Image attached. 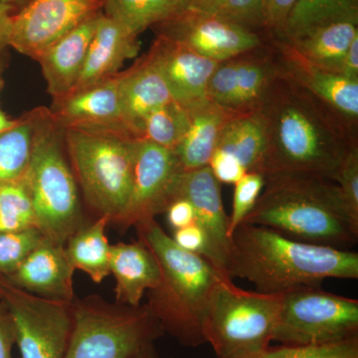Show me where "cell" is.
<instances>
[{"mask_svg":"<svg viewBox=\"0 0 358 358\" xmlns=\"http://www.w3.org/2000/svg\"><path fill=\"white\" fill-rule=\"evenodd\" d=\"M255 110L266 134L258 171L264 178L298 174L334 181L345 155L358 145L357 122L339 114L281 70Z\"/></svg>","mask_w":358,"mask_h":358,"instance_id":"cell-1","label":"cell"},{"mask_svg":"<svg viewBox=\"0 0 358 358\" xmlns=\"http://www.w3.org/2000/svg\"><path fill=\"white\" fill-rule=\"evenodd\" d=\"M226 274L264 294L320 287L327 279H358V253L307 243L255 224L242 223L231 236Z\"/></svg>","mask_w":358,"mask_h":358,"instance_id":"cell-2","label":"cell"},{"mask_svg":"<svg viewBox=\"0 0 358 358\" xmlns=\"http://www.w3.org/2000/svg\"><path fill=\"white\" fill-rule=\"evenodd\" d=\"M242 223L336 248L355 243L358 238V222L350 215L338 183L315 176H265L262 193Z\"/></svg>","mask_w":358,"mask_h":358,"instance_id":"cell-3","label":"cell"},{"mask_svg":"<svg viewBox=\"0 0 358 358\" xmlns=\"http://www.w3.org/2000/svg\"><path fill=\"white\" fill-rule=\"evenodd\" d=\"M134 227L138 240L154 254L159 267V284L148 292V312L162 331L181 345H204L202 327L207 306L216 285L227 277L203 257L174 243L155 218Z\"/></svg>","mask_w":358,"mask_h":358,"instance_id":"cell-4","label":"cell"},{"mask_svg":"<svg viewBox=\"0 0 358 358\" xmlns=\"http://www.w3.org/2000/svg\"><path fill=\"white\" fill-rule=\"evenodd\" d=\"M138 136L124 127H68L73 169L88 203L114 223L126 210Z\"/></svg>","mask_w":358,"mask_h":358,"instance_id":"cell-5","label":"cell"},{"mask_svg":"<svg viewBox=\"0 0 358 358\" xmlns=\"http://www.w3.org/2000/svg\"><path fill=\"white\" fill-rule=\"evenodd\" d=\"M282 294L245 291L223 278L211 294L202 327L217 358L246 357L273 341Z\"/></svg>","mask_w":358,"mask_h":358,"instance_id":"cell-6","label":"cell"},{"mask_svg":"<svg viewBox=\"0 0 358 358\" xmlns=\"http://www.w3.org/2000/svg\"><path fill=\"white\" fill-rule=\"evenodd\" d=\"M66 358H131L164 331L147 306L109 305L99 298L73 301Z\"/></svg>","mask_w":358,"mask_h":358,"instance_id":"cell-7","label":"cell"},{"mask_svg":"<svg viewBox=\"0 0 358 358\" xmlns=\"http://www.w3.org/2000/svg\"><path fill=\"white\" fill-rule=\"evenodd\" d=\"M22 178L31 196L37 229L47 239L65 245L83 225L76 179L53 129H33L31 155Z\"/></svg>","mask_w":358,"mask_h":358,"instance_id":"cell-8","label":"cell"},{"mask_svg":"<svg viewBox=\"0 0 358 358\" xmlns=\"http://www.w3.org/2000/svg\"><path fill=\"white\" fill-rule=\"evenodd\" d=\"M358 338V301L320 287H299L282 294L273 341L320 346Z\"/></svg>","mask_w":358,"mask_h":358,"instance_id":"cell-9","label":"cell"},{"mask_svg":"<svg viewBox=\"0 0 358 358\" xmlns=\"http://www.w3.org/2000/svg\"><path fill=\"white\" fill-rule=\"evenodd\" d=\"M21 358H66L72 331L73 303L35 296L0 278Z\"/></svg>","mask_w":358,"mask_h":358,"instance_id":"cell-10","label":"cell"},{"mask_svg":"<svg viewBox=\"0 0 358 358\" xmlns=\"http://www.w3.org/2000/svg\"><path fill=\"white\" fill-rule=\"evenodd\" d=\"M103 0H31L11 15L6 46L38 59L52 44L100 13Z\"/></svg>","mask_w":358,"mask_h":358,"instance_id":"cell-11","label":"cell"},{"mask_svg":"<svg viewBox=\"0 0 358 358\" xmlns=\"http://www.w3.org/2000/svg\"><path fill=\"white\" fill-rule=\"evenodd\" d=\"M159 25L160 35L216 62L237 57L263 45L258 33L217 13L185 9Z\"/></svg>","mask_w":358,"mask_h":358,"instance_id":"cell-12","label":"cell"},{"mask_svg":"<svg viewBox=\"0 0 358 358\" xmlns=\"http://www.w3.org/2000/svg\"><path fill=\"white\" fill-rule=\"evenodd\" d=\"M181 171L173 150L136 138L131 195L114 224L129 228L164 213L171 185Z\"/></svg>","mask_w":358,"mask_h":358,"instance_id":"cell-13","label":"cell"},{"mask_svg":"<svg viewBox=\"0 0 358 358\" xmlns=\"http://www.w3.org/2000/svg\"><path fill=\"white\" fill-rule=\"evenodd\" d=\"M275 53L262 46L219 63L209 80L207 98L232 114L252 112L279 74Z\"/></svg>","mask_w":358,"mask_h":358,"instance_id":"cell-14","label":"cell"},{"mask_svg":"<svg viewBox=\"0 0 358 358\" xmlns=\"http://www.w3.org/2000/svg\"><path fill=\"white\" fill-rule=\"evenodd\" d=\"M185 199L195 211V223L203 230L208 244L207 260L225 277L231 251L228 232L229 216L226 214L220 183L210 167L181 171L174 179L167 204L173 199ZM167 206V205H166Z\"/></svg>","mask_w":358,"mask_h":358,"instance_id":"cell-15","label":"cell"},{"mask_svg":"<svg viewBox=\"0 0 358 358\" xmlns=\"http://www.w3.org/2000/svg\"><path fill=\"white\" fill-rule=\"evenodd\" d=\"M148 58L164 78L174 102L186 110L206 100L209 80L220 63L164 35H159Z\"/></svg>","mask_w":358,"mask_h":358,"instance_id":"cell-16","label":"cell"},{"mask_svg":"<svg viewBox=\"0 0 358 358\" xmlns=\"http://www.w3.org/2000/svg\"><path fill=\"white\" fill-rule=\"evenodd\" d=\"M75 271L66 254L65 245L44 237L20 267L4 279L35 296L73 303Z\"/></svg>","mask_w":358,"mask_h":358,"instance_id":"cell-17","label":"cell"},{"mask_svg":"<svg viewBox=\"0 0 358 358\" xmlns=\"http://www.w3.org/2000/svg\"><path fill=\"white\" fill-rule=\"evenodd\" d=\"M275 53L280 70L296 83L331 106L339 114L358 121V80L322 69L308 62L288 44L278 40Z\"/></svg>","mask_w":358,"mask_h":358,"instance_id":"cell-18","label":"cell"},{"mask_svg":"<svg viewBox=\"0 0 358 358\" xmlns=\"http://www.w3.org/2000/svg\"><path fill=\"white\" fill-rule=\"evenodd\" d=\"M136 38L124 26L101 13L86 60L69 95L117 76L124 63L138 53Z\"/></svg>","mask_w":358,"mask_h":358,"instance_id":"cell-19","label":"cell"},{"mask_svg":"<svg viewBox=\"0 0 358 358\" xmlns=\"http://www.w3.org/2000/svg\"><path fill=\"white\" fill-rule=\"evenodd\" d=\"M101 13L92 16L39 56L49 93L59 101L69 95L76 84Z\"/></svg>","mask_w":358,"mask_h":358,"instance_id":"cell-20","label":"cell"},{"mask_svg":"<svg viewBox=\"0 0 358 358\" xmlns=\"http://www.w3.org/2000/svg\"><path fill=\"white\" fill-rule=\"evenodd\" d=\"M110 271L115 279V301L120 305L140 307L145 294L159 282L157 259L141 240L112 245Z\"/></svg>","mask_w":358,"mask_h":358,"instance_id":"cell-21","label":"cell"},{"mask_svg":"<svg viewBox=\"0 0 358 358\" xmlns=\"http://www.w3.org/2000/svg\"><path fill=\"white\" fill-rule=\"evenodd\" d=\"M119 92L122 124L138 138L145 117L173 101L166 81L148 57L119 75Z\"/></svg>","mask_w":358,"mask_h":358,"instance_id":"cell-22","label":"cell"},{"mask_svg":"<svg viewBox=\"0 0 358 358\" xmlns=\"http://www.w3.org/2000/svg\"><path fill=\"white\" fill-rule=\"evenodd\" d=\"M187 110L189 126L173 150L182 171L208 166L224 126L236 115L222 109L208 98Z\"/></svg>","mask_w":358,"mask_h":358,"instance_id":"cell-23","label":"cell"},{"mask_svg":"<svg viewBox=\"0 0 358 358\" xmlns=\"http://www.w3.org/2000/svg\"><path fill=\"white\" fill-rule=\"evenodd\" d=\"M60 103L58 117L69 127H124L117 75L91 88L71 94Z\"/></svg>","mask_w":358,"mask_h":358,"instance_id":"cell-24","label":"cell"},{"mask_svg":"<svg viewBox=\"0 0 358 358\" xmlns=\"http://www.w3.org/2000/svg\"><path fill=\"white\" fill-rule=\"evenodd\" d=\"M357 35V22L343 21L322 26L294 41H281L313 65L339 74L346 51Z\"/></svg>","mask_w":358,"mask_h":358,"instance_id":"cell-25","label":"cell"},{"mask_svg":"<svg viewBox=\"0 0 358 358\" xmlns=\"http://www.w3.org/2000/svg\"><path fill=\"white\" fill-rule=\"evenodd\" d=\"M110 222L108 216H100L95 222L80 227L65 244L66 254L73 268L86 273L96 284H100L110 274L112 245L106 235Z\"/></svg>","mask_w":358,"mask_h":358,"instance_id":"cell-26","label":"cell"},{"mask_svg":"<svg viewBox=\"0 0 358 358\" xmlns=\"http://www.w3.org/2000/svg\"><path fill=\"white\" fill-rule=\"evenodd\" d=\"M216 148L232 155L247 173H258L266 150L265 129L260 115L252 110L233 115L224 126Z\"/></svg>","mask_w":358,"mask_h":358,"instance_id":"cell-27","label":"cell"},{"mask_svg":"<svg viewBox=\"0 0 358 358\" xmlns=\"http://www.w3.org/2000/svg\"><path fill=\"white\" fill-rule=\"evenodd\" d=\"M358 23V0H296L278 40L294 41L333 23Z\"/></svg>","mask_w":358,"mask_h":358,"instance_id":"cell-28","label":"cell"},{"mask_svg":"<svg viewBox=\"0 0 358 358\" xmlns=\"http://www.w3.org/2000/svg\"><path fill=\"white\" fill-rule=\"evenodd\" d=\"M105 15L134 36L171 20L186 9V0H103Z\"/></svg>","mask_w":358,"mask_h":358,"instance_id":"cell-29","label":"cell"},{"mask_svg":"<svg viewBox=\"0 0 358 358\" xmlns=\"http://www.w3.org/2000/svg\"><path fill=\"white\" fill-rule=\"evenodd\" d=\"M31 121H20L13 129L0 134V186L24 176L31 155Z\"/></svg>","mask_w":358,"mask_h":358,"instance_id":"cell-30","label":"cell"},{"mask_svg":"<svg viewBox=\"0 0 358 358\" xmlns=\"http://www.w3.org/2000/svg\"><path fill=\"white\" fill-rule=\"evenodd\" d=\"M189 113L171 101L155 110L141 124L140 138L173 150L187 131Z\"/></svg>","mask_w":358,"mask_h":358,"instance_id":"cell-31","label":"cell"},{"mask_svg":"<svg viewBox=\"0 0 358 358\" xmlns=\"http://www.w3.org/2000/svg\"><path fill=\"white\" fill-rule=\"evenodd\" d=\"M37 228L31 196L23 178L0 186V232Z\"/></svg>","mask_w":358,"mask_h":358,"instance_id":"cell-32","label":"cell"},{"mask_svg":"<svg viewBox=\"0 0 358 358\" xmlns=\"http://www.w3.org/2000/svg\"><path fill=\"white\" fill-rule=\"evenodd\" d=\"M238 358H358V338L320 346L281 345Z\"/></svg>","mask_w":358,"mask_h":358,"instance_id":"cell-33","label":"cell"},{"mask_svg":"<svg viewBox=\"0 0 358 358\" xmlns=\"http://www.w3.org/2000/svg\"><path fill=\"white\" fill-rule=\"evenodd\" d=\"M43 238L37 228L0 232V278L13 274Z\"/></svg>","mask_w":358,"mask_h":358,"instance_id":"cell-34","label":"cell"},{"mask_svg":"<svg viewBox=\"0 0 358 358\" xmlns=\"http://www.w3.org/2000/svg\"><path fill=\"white\" fill-rule=\"evenodd\" d=\"M234 185L232 212L229 215L228 225L230 238L238 226L242 224L250 212L253 210L265 185V178L263 174L251 171L245 174Z\"/></svg>","mask_w":358,"mask_h":358,"instance_id":"cell-35","label":"cell"},{"mask_svg":"<svg viewBox=\"0 0 358 358\" xmlns=\"http://www.w3.org/2000/svg\"><path fill=\"white\" fill-rule=\"evenodd\" d=\"M267 0H224L217 14L255 31L266 28Z\"/></svg>","mask_w":358,"mask_h":358,"instance_id":"cell-36","label":"cell"},{"mask_svg":"<svg viewBox=\"0 0 358 358\" xmlns=\"http://www.w3.org/2000/svg\"><path fill=\"white\" fill-rule=\"evenodd\" d=\"M334 181L339 186L350 215L358 222V145L345 155Z\"/></svg>","mask_w":358,"mask_h":358,"instance_id":"cell-37","label":"cell"},{"mask_svg":"<svg viewBox=\"0 0 358 358\" xmlns=\"http://www.w3.org/2000/svg\"><path fill=\"white\" fill-rule=\"evenodd\" d=\"M208 166L220 185H235L247 173L239 160L218 148L212 155Z\"/></svg>","mask_w":358,"mask_h":358,"instance_id":"cell-38","label":"cell"},{"mask_svg":"<svg viewBox=\"0 0 358 358\" xmlns=\"http://www.w3.org/2000/svg\"><path fill=\"white\" fill-rule=\"evenodd\" d=\"M171 238L174 243L181 249L203 257L207 260L208 257L207 238L205 236L203 230L196 223L190 224L181 229L174 230Z\"/></svg>","mask_w":358,"mask_h":358,"instance_id":"cell-39","label":"cell"},{"mask_svg":"<svg viewBox=\"0 0 358 358\" xmlns=\"http://www.w3.org/2000/svg\"><path fill=\"white\" fill-rule=\"evenodd\" d=\"M296 0H267L266 29L280 36Z\"/></svg>","mask_w":358,"mask_h":358,"instance_id":"cell-40","label":"cell"},{"mask_svg":"<svg viewBox=\"0 0 358 358\" xmlns=\"http://www.w3.org/2000/svg\"><path fill=\"white\" fill-rule=\"evenodd\" d=\"M164 213L169 226L174 230L181 229L195 223V211L192 204L185 199H173L167 204Z\"/></svg>","mask_w":358,"mask_h":358,"instance_id":"cell-41","label":"cell"},{"mask_svg":"<svg viewBox=\"0 0 358 358\" xmlns=\"http://www.w3.org/2000/svg\"><path fill=\"white\" fill-rule=\"evenodd\" d=\"M15 336L10 315L2 301H0V358H13V348Z\"/></svg>","mask_w":358,"mask_h":358,"instance_id":"cell-42","label":"cell"},{"mask_svg":"<svg viewBox=\"0 0 358 358\" xmlns=\"http://www.w3.org/2000/svg\"><path fill=\"white\" fill-rule=\"evenodd\" d=\"M339 74L348 79L358 80V35L348 47L341 62Z\"/></svg>","mask_w":358,"mask_h":358,"instance_id":"cell-43","label":"cell"},{"mask_svg":"<svg viewBox=\"0 0 358 358\" xmlns=\"http://www.w3.org/2000/svg\"><path fill=\"white\" fill-rule=\"evenodd\" d=\"M223 2L224 0H186V9L216 13Z\"/></svg>","mask_w":358,"mask_h":358,"instance_id":"cell-44","label":"cell"},{"mask_svg":"<svg viewBox=\"0 0 358 358\" xmlns=\"http://www.w3.org/2000/svg\"><path fill=\"white\" fill-rule=\"evenodd\" d=\"M13 14L4 0H0V48L6 46L7 30Z\"/></svg>","mask_w":358,"mask_h":358,"instance_id":"cell-45","label":"cell"},{"mask_svg":"<svg viewBox=\"0 0 358 358\" xmlns=\"http://www.w3.org/2000/svg\"><path fill=\"white\" fill-rule=\"evenodd\" d=\"M20 121H13L0 109V134L15 127Z\"/></svg>","mask_w":358,"mask_h":358,"instance_id":"cell-46","label":"cell"},{"mask_svg":"<svg viewBox=\"0 0 358 358\" xmlns=\"http://www.w3.org/2000/svg\"><path fill=\"white\" fill-rule=\"evenodd\" d=\"M131 358H159L157 357V352H155V343L152 345H147L140 350L138 353L131 357Z\"/></svg>","mask_w":358,"mask_h":358,"instance_id":"cell-47","label":"cell"},{"mask_svg":"<svg viewBox=\"0 0 358 358\" xmlns=\"http://www.w3.org/2000/svg\"><path fill=\"white\" fill-rule=\"evenodd\" d=\"M31 1V0H4L7 6L11 9V11L15 10L17 9V11L20 10V8H22L23 6H25L28 2Z\"/></svg>","mask_w":358,"mask_h":358,"instance_id":"cell-48","label":"cell"}]
</instances>
